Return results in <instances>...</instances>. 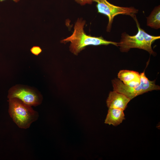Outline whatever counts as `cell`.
Instances as JSON below:
<instances>
[{"mask_svg":"<svg viewBox=\"0 0 160 160\" xmlns=\"http://www.w3.org/2000/svg\"><path fill=\"white\" fill-rule=\"evenodd\" d=\"M85 23V20L78 18L75 23L72 34L61 41L63 43L70 42L69 49L72 53L77 55L86 47L90 45L111 44L118 47V42L107 40L102 36H93L87 34L84 29Z\"/></svg>","mask_w":160,"mask_h":160,"instance_id":"1","label":"cell"},{"mask_svg":"<svg viewBox=\"0 0 160 160\" xmlns=\"http://www.w3.org/2000/svg\"><path fill=\"white\" fill-rule=\"evenodd\" d=\"M135 21L138 32L133 36H130L126 32L121 34V39L118 42V47L122 52H127L131 48H137L143 49L148 52L151 55H155V52L152 48V43L160 38V36L151 35L141 28L135 16L133 18Z\"/></svg>","mask_w":160,"mask_h":160,"instance_id":"2","label":"cell"},{"mask_svg":"<svg viewBox=\"0 0 160 160\" xmlns=\"http://www.w3.org/2000/svg\"><path fill=\"white\" fill-rule=\"evenodd\" d=\"M8 101L9 114L19 128L27 129L37 119L39 113L31 106L17 98L9 99Z\"/></svg>","mask_w":160,"mask_h":160,"instance_id":"3","label":"cell"},{"mask_svg":"<svg viewBox=\"0 0 160 160\" xmlns=\"http://www.w3.org/2000/svg\"><path fill=\"white\" fill-rule=\"evenodd\" d=\"M140 75V84L137 87L134 88L127 86L119 79H115L113 80L112 82L113 90L124 94L131 100L148 91L160 89V86L155 84V80L150 81L147 77L145 71Z\"/></svg>","mask_w":160,"mask_h":160,"instance_id":"4","label":"cell"},{"mask_svg":"<svg viewBox=\"0 0 160 160\" xmlns=\"http://www.w3.org/2000/svg\"><path fill=\"white\" fill-rule=\"evenodd\" d=\"M97 3V12L107 16L108 19L106 31L110 32L112 24L115 16L120 14L129 15L133 18L138 12V9L135 7H123L114 5L107 0H93Z\"/></svg>","mask_w":160,"mask_h":160,"instance_id":"5","label":"cell"},{"mask_svg":"<svg viewBox=\"0 0 160 160\" xmlns=\"http://www.w3.org/2000/svg\"><path fill=\"white\" fill-rule=\"evenodd\" d=\"M8 98H17L31 106H36L42 101V97L38 92L29 88L16 85L9 90Z\"/></svg>","mask_w":160,"mask_h":160,"instance_id":"6","label":"cell"},{"mask_svg":"<svg viewBox=\"0 0 160 160\" xmlns=\"http://www.w3.org/2000/svg\"><path fill=\"white\" fill-rule=\"evenodd\" d=\"M131 100L124 94L113 90L109 93L106 100L108 107L124 110Z\"/></svg>","mask_w":160,"mask_h":160,"instance_id":"7","label":"cell"},{"mask_svg":"<svg viewBox=\"0 0 160 160\" xmlns=\"http://www.w3.org/2000/svg\"><path fill=\"white\" fill-rule=\"evenodd\" d=\"M108 108L105 121V124L116 126L125 119L124 110L117 108Z\"/></svg>","mask_w":160,"mask_h":160,"instance_id":"8","label":"cell"},{"mask_svg":"<svg viewBox=\"0 0 160 160\" xmlns=\"http://www.w3.org/2000/svg\"><path fill=\"white\" fill-rule=\"evenodd\" d=\"M147 25L158 29L160 28V6H156L147 17Z\"/></svg>","mask_w":160,"mask_h":160,"instance_id":"9","label":"cell"},{"mask_svg":"<svg viewBox=\"0 0 160 160\" xmlns=\"http://www.w3.org/2000/svg\"><path fill=\"white\" fill-rule=\"evenodd\" d=\"M118 76L119 79L125 85L133 81L140 79V75L138 72L128 70L120 71Z\"/></svg>","mask_w":160,"mask_h":160,"instance_id":"10","label":"cell"},{"mask_svg":"<svg viewBox=\"0 0 160 160\" xmlns=\"http://www.w3.org/2000/svg\"><path fill=\"white\" fill-rule=\"evenodd\" d=\"M31 53L33 55L38 56L42 52L41 48L38 46H33L30 49Z\"/></svg>","mask_w":160,"mask_h":160,"instance_id":"11","label":"cell"},{"mask_svg":"<svg viewBox=\"0 0 160 160\" xmlns=\"http://www.w3.org/2000/svg\"><path fill=\"white\" fill-rule=\"evenodd\" d=\"M77 3L83 6L86 4H91L93 2V0H75Z\"/></svg>","mask_w":160,"mask_h":160,"instance_id":"12","label":"cell"},{"mask_svg":"<svg viewBox=\"0 0 160 160\" xmlns=\"http://www.w3.org/2000/svg\"><path fill=\"white\" fill-rule=\"evenodd\" d=\"M5 0H0V2H2L3 1H4ZM12 0L13 1H14V2L15 3H17L18 2H19L20 1V0Z\"/></svg>","mask_w":160,"mask_h":160,"instance_id":"13","label":"cell"}]
</instances>
